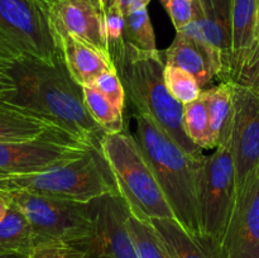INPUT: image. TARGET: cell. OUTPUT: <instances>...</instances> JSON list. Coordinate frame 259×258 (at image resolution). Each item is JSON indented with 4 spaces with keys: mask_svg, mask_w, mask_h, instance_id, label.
<instances>
[{
    "mask_svg": "<svg viewBox=\"0 0 259 258\" xmlns=\"http://www.w3.org/2000/svg\"><path fill=\"white\" fill-rule=\"evenodd\" d=\"M47 5L53 29L80 38L110 58L103 0H48Z\"/></svg>",
    "mask_w": 259,
    "mask_h": 258,
    "instance_id": "cell-13",
    "label": "cell"
},
{
    "mask_svg": "<svg viewBox=\"0 0 259 258\" xmlns=\"http://www.w3.org/2000/svg\"><path fill=\"white\" fill-rule=\"evenodd\" d=\"M184 126L187 137L201 149H210L209 115L204 98L184 105Z\"/></svg>",
    "mask_w": 259,
    "mask_h": 258,
    "instance_id": "cell-25",
    "label": "cell"
},
{
    "mask_svg": "<svg viewBox=\"0 0 259 258\" xmlns=\"http://www.w3.org/2000/svg\"><path fill=\"white\" fill-rule=\"evenodd\" d=\"M50 132L65 131L29 109L0 99V142L28 141Z\"/></svg>",
    "mask_w": 259,
    "mask_h": 258,
    "instance_id": "cell-18",
    "label": "cell"
},
{
    "mask_svg": "<svg viewBox=\"0 0 259 258\" xmlns=\"http://www.w3.org/2000/svg\"><path fill=\"white\" fill-rule=\"evenodd\" d=\"M114 106L119 110H124L125 105V90H124L123 82L119 77L116 71H109L104 72L95 80L94 85Z\"/></svg>",
    "mask_w": 259,
    "mask_h": 258,
    "instance_id": "cell-28",
    "label": "cell"
},
{
    "mask_svg": "<svg viewBox=\"0 0 259 258\" xmlns=\"http://www.w3.org/2000/svg\"><path fill=\"white\" fill-rule=\"evenodd\" d=\"M176 32L184 29L194 18V0H161Z\"/></svg>",
    "mask_w": 259,
    "mask_h": 258,
    "instance_id": "cell-30",
    "label": "cell"
},
{
    "mask_svg": "<svg viewBox=\"0 0 259 258\" xmlns=\"http://www.w3.org/2000/svg\"><path fill=\"white\" fill-rule=\"evenodd\" d=\"M5 192L29 220L35 245L50 242L81 245L93 235L91 202L55 199L25 191Z\"/></svg>",
    "mask_w": 259,
    "mask_h": 258,
    "instance_id": "cell-8",
    "label": "cell"
},
{
    "mask_svg": "<svg viewBox=\"0 0 259 258\" xmlns=\"http://www.w3.org/2000/svg\"><path fill=\"white\" fill-rule=\"evenodd\" d=\"M53 33L68 72L81 86L94 85L101 73L116 71L110 58L94 46L63 30L53 29Z\"/></svg>",
    "mask_w": 259,
    "mask_h": 258,
    "instance_id": "cell-16",
    "label": "cell"
},
{
    "mask_svg": "<svg viewBox=\"0 0 259 258\" xmlns=\"http://www.w3.org/2000/svg\"><path fill=\"white\" fill-rule=\"evenodd\" d=\"M164 81L172 96L182 105L197 100L202 93V89L191 73L175 66H164Z\"/></svg>",
    "mask_w": 259,
    "mask_h": 258,
    "instance_id": "cell-26",
    "label": "cell"
},
{
    "mask_svg": "<svg viewBox=\"0 0 259 258\" xmlns=\"http://www.w3.org/2000/svg\"><path fill=\"white\" fill-rule=\"evenodd\" d=\"M223 247L228 258H259V175L237 197Z\"/></svg>",
    "mask_w": 259,
    "mask_h": 258,
    "instance_id": "cell-14",
    "label": "cell"
},
{
    "mask_svg": "<svg viewBox=\"0 0 259 258\" xmlns=\"http://www.w3.org/2000/svg\"><path fill=\"white\" fill-rule=\"evenodd\" d=\"M136 137L154 171L177 222L191 235L201 237L197 206V179L202 159L187 154L156 121L134 114ZM205 157V156H204Z\"/></svg>",
    "mask_w": 259,
    "mask_h": 258,
    "instance_id": "cell-3",
    "label": "cell"
},
{
    "mask_svg": "<svg viewBox=\"0 0 259 258\" xmlns=\"http://www.w3.org/2000/svg\"><path fill=\"white\" fill-rule=\"evenodd\" d=\"M95 147L66 132H50L37 138L0 142V177L35 174L68 163Z\"/></svg>",
    "mask_w": 259,
    "mask_h": 258,
    "instance_id": "cell-9",
    "label": "cell"
},
{
    "mask_svg": "<svg viewBox=\"0 0 259 258\" xmlns=\"http://www.w3.org/2000/svg\"><path fill=\"white\" fill-rule=\"evenodd\" d=\"M10 205H12V201H10L9 195L5 191H3V190H0V222L8 214V211L10 209Z\"/></svg>",
    "mask_w": 259,
    "mask_h": 258,
    "instance_id": "cell-35",
    "label": "cell"
},
{
    "mask_svg": "<svg viewBox=\"0 0 259 258\" xmlns=\"http://www.w3.org/2000/svg\"><path fill=\"white\" fill-rule=\"evenodd\" d=\"M163 238L172 258H228L220 243L191 235L176 219L151 220Z\"/></svg>",
    "mask_w": 259,
    "mask_h": 258,
    "instance_id": "cell-17",
    "label": "cell"
},
{
    "mask_svg": "<svg viewBox=\"0 0 259 258\" xmlns=\"http://www.w3.org/2000/svg\"><path fill=\"white\" fill-rule=\"evenodd\" d=\"M230 136L224 134L219 146L205 156L197 179V206L201 237L223 244L235 204L237 179L230 149Z\"/></svg>",
    "mask_w": 259,
    "mask_h": 258,
    "instance_id": "cell-7",
    "label": "cell"
},
{
    "mask_svg": "<svg viewBox=\"0 0 259 258\" xmlns=\"http://www.w3.org/2000/svg\"><path fill=\"white\" fill-rule=\"evenodd\" d=\"M103 4L104 7H105V9H108V8H110L111 5L115 4V0H103Z\"/></svg>",
    "mask_w": 259,
    "mask_h": 258,
    "instance_id": "cell-36",
    "label": "cell"
},
{
    "mask_svg": "<svg viewBox=\"0 0 259 258\" xmlns=\"http://www.w3.org/2000/svg\"><path fill=\"white\" fill-rule=\"evenodd\" d=\"M38 2H42V3H47L48 0H38Z\"/></svg>",
    "mask_w": 259,
    "mask_h": 258,
    "instance_id": "cell-38",
    "label": "cell"
},
{
    "mask_svg": "<svg viewBox=\"0 0 259 258\" xmlns=\"http://www.w3.org/2000/svg\"><path fill=\"white\" fill-rule=\"evenodd\" d=\"M180 32L209 46L223 65V81L233 68L232 0H194V18Z\"/></svg>",
    "mask_w": 259,
    "mask_h": 258,
    "instance_id": "cell-12",
    "label": "cell"
},
{
    "mask_svg": "<svg viewBox=\"0 0 259 258\" xmlns=\"http://www.w3.org/2000/svg\"><path fill=\"white\" fill-rule=\"evenodd\" d=\"M164 63L191 73L201 89L215 80L223 81V65L217 53L205 43L182 32L176 33L174 42L167 48Z\"/></svg>",
    "mask_w": 259,
    "mask_h": 258,
    "instance_id": "cell-15",
    "label": "cell"
},
{
    "mask_svg": "<svg viewBox=\"0 0 259 258\" xmlns=\"http://www.w3.org/2000/svg\"><path fill=\"white\" fill-rule=\"evenodd\" d=\"M124 42L141 51H157L156 35L147 8L124 15Z\"/></svg>",
    "mask_w": 259,
    "mask_h": 258,
    "instance_id": "cell-24",
    "label": "cell"
},
{
    "mask_svg": "<svg viewBox=\"0 0 259 258\" xmlns=\"http://www.w3.org/2000/svg\"><path fill=\"white\" fill-rule=\"evenodd\" d=\"M17 90L14 80L7 70L0 67V99H8Z\"/></svg>",
    "mask_w": 259,
    "mask_h": 258,
    "instance_id": "cell-32",
    "label": "cell"
},
{
    "mask_svg": "<svg viewBox=\"0 0 259 258\" xmlns=\"http://www.w3.org/2000/svg\"><path fill=\"white\" fill-rule=\"evenodd\" d=\"M126 229L138 258H172L163 238L149 220L138 218L129 210Z\"/></svg>",
    "mask_w": 259,
    "mask_h": 258,
    "instance_id": "cell-22",
    "label": "cell"
},
{
    "mask_svg": "<svg viewBox=\"0 0 259 258\" xmlns=\"http://www.w3.org/2000/svg\"><path fill=\"white\" fill-rule=\"evenodd\" d=\"M0 258H19V257H15V255H7V254H0Z\"/></svg>",
    "mask_w": 259,
    "mask_h": 258,
    "instance_id": "cell-37",
    "label": "cell"
},
{
    "mask_svg": "<svg viewBox=\"0 0 259 258\" xmlns=\"http://www.w3.org/2000/svg\"><path fill=\"white\" fill-rule=\"evenodd\" d=\"M85 249L80 245L62 242L42 243L33 248L25 258H83Z\"/></svg>",
    "mask_w": 259,
    "mask_h": 258,
    "instance_id": "cell-29",
    "label": "cell"
},
{
    "mask_svg": "<svg viewBox=\"0 0 259 258\" xmlns=\"http://www.w3.org/2000/svg\"><path fill=\"white\" fill-rule=\"evenodd\" d=\"M259 0H232L233 68L239 67L252 51L255 40ZM232 76V75H230ZM230 80V78H229Z\"/></svg>",
    "mask_w": 259,
    "mask_h": 258,
    "instance_id": "cell-20",
    "label": "cell"
},
{
    "mask_svg": "<svg viewBox=\"0 0 259 258\" xmlns=\"http://www.w3.org/2000/svg\"><path fill=\"white\" fill-rule=\"evenodd\" d=\"M209 115L210 149L219 146L222 137L232 132L234 116V85L232 81H222L214 88L202 90Z\"/></svg>",
    "mask_w": 259,
    "mask_h": 258,
    "instance_id": "cell-19",
    "label": "cell"
},
{
    "mask_svg": "<svg viewBox=\"0 0 259 258\" xmlns=\"http://www.w3.org/2000/svg\"><path fill=\"white\" fill-rule=\"evenodd\" d=\"M105 30L110 58L124 47V14L115 4L105 9Z\"/></svg>",
    "mask_w": 259,
    "mask_h": 258,
    "instance_id": "cell-27",
    "label": "cell"
},
{
    "mask_svg": "<svg viewBox=\"0 0 259 258\" xmlns=\"http://www.w3.org/2000/svg\"><path fill=\"white\" fill-rule=\"evenodd\" d=\"M47 3L0 0V67L9 70L27 60L62 62Z\"/></svg>",
    "mask_w": 259,
    "mask_h": 258,
    "instance_id": "cell-6",
    "label": "cell"
},
{
    "mask_svg": "<svg viewBox=\"0 0 259 258\" xmlns=\"http://www.w3.org/2000/svg\"><path fill=\"white\" fill-rule=\"evenodd\" d=\"M101 151L131 212L149 222L176 219L148 159L128 129L105 134Z\"/></svg>",
    "mask_w": 259,
    "mask_h": 258,
    "instance_id": "cell-5",
    "label": "cell"
},
{
    "mask_svg": "<svg viewBox=\"0 0 259 258\" xmlns=\"http://www.w3.org/2000/svg\"><path fill=\"white\" fill-rule=\"evenodd\" d=\"M255 62H259V60L255 61ZM255 62H253V63H255ZM249 65H252V63H249ZM245 66H248V65H245ZM242 67H243V66H242ZM239 68H240V67H239Z\"/></svg>",
    "mask_w": 259,
    "mask_h": 258,
    "instance_id": "cell-39",
    "label": "cell"
},
{
    "mask_svg": "<svg viewBox=\"0 0 259 258\" xmlns=\"http://www.w3.org/2000/svg\"><path fill=\"white\" fill-rule=\"evenodd\" d=\"M82 91L88 111L106 133H119L126 128L123 111L114 106L95 86H82Z\"/></svg>",
    "mask_w": 259,
    "mask_h": 258,
    "instance_id": "cell-23",
    "label": "cell"
},
{
    "mask_svg": "<svg viewBox=\"0 0 259 258\" xmlns=\"http://www.w3.org/2000/svg\"><path fill=\"white\" fill-rule=\"evenodd\" d=\"M0 190L77 202H91L106 194H119L113 171L99 148L89 149L80 158L47 171L0 177Z\"/></svg>",
    "mask_w": 259,
    "mask_h": 258,
    "instance_id": "cell-4",
    "label": "cell"
},
{
    "mask_svg": "<svg viewBox=\"0 0 259 258\" xmlns=\"http://www.w3.org/2000/svg\"><path fill=\"white\" fill-rule=\"evenodd\" d=\"M94 233L81 244L83 258H138L126 229L129 207L120 194H106L91 201Z\"/></svg>",
    "mask_w": 259,
    "mask_h": 258,
    "instance_id": "cell-11",
    "label": "cell"
},
{
    "mask_svg": "<svg viewBox=\"0 0 259 258\" xmlns=\"http://www.w3.org/2000/svg\"><path fill=\"white\" fill-rule=\"evenodd\" d=\"M34 247V235L29 220L12 202L8 214L0 222V254L25 258Z\"/></svg>",
    "mask_w": 259,
    "mask_h": 258,
    "instance_id": "cell-21",
    "label": "cell"
},
{
    "mask_svg": "<svg viewBox=\"0 0 259 258\" xmlns=\"http://www.w3.org/2000/svg\"><path fill=\"white\" fill-rule=\"evenodd\" d=\"M149 2L151 0H115V5L120 9V12L124 15H126L137 9L147 8Z\"/></svg>",
    "mask_w": 259,
    "mask_h": 258,
    "instance_id": "cell-33",
    "label": "cell"
},
{
    "mask_svg": "<svg viewBox=\"0 0 259 258\" xmlns=\"http://www.w3.org/2000/svg\"><path fill=\"white\" fill-rule=\"evenodd\" d=\"M259 60V7H258V19H257V29H255V40H254V45H253V48L252 51H250L249 56L247 57V60L244 61V62L242 63V65L239 66V67H242V66H245V65H249V63H253L255 62V61ZM238 67V68H239ZM238 68H235L234 71H237ZM233 75V73H232ZM232 77V76H230Z\"/></svg>",
    "mask_w": 259,
    "mask_h": 258,
    "instance_id": "cell-34",
    "label": "cell"
},
{
    "mask_svg": "<svg viewBox=\"0 0 259 258\" xmlns=\"http://www.w3.org/2000/svg\"><path fill=\"white\" fill-rule=\"evenodd\" d=\"M229 81L249 89L259 99V62L238 68L233 72Z\"/></svg>",
    "mask_w": 259,
    "mask_h": 258,
    "instance_id": "cell-31",
    "label": "cell"
},
{
    "mask_svg": "<svg viewBox=\"0 0 259 258\" xmlns=\"http://www.w3.org/2000/svg\"><path fill=\"white\" fill-rule=\"evenodd\" d=\"M111 62L136 113L153 119L187 154L197 159L204 158L202 149L185 132L184 105L167 89L166 63L158 50L141 51L125 43L121 51L111 57Z\"/></svg>",
    "mask_w": 259,
    "mask_h": 258,
    "instance_id": "cell-2",
    "label": "cell"
},
{
    "mask_svg": "<svg viewBox=\"0 0 259 258\" xmlns=\"http://www.w3.org/2000/svg\"><path fill=\"white\" fill-rule=\"evenodd\" d=\"M234 85V116L230 149L235 164L237 197L259 175V99L249 89Z\"/></svg>",
    "mask_w": 259,
    "mask_h": 258,
    "instance_id": "cell-10",
    "label": "cell"
},
{
    "mask_svg": "<svg viewBox=\"0 0 259 258\" xmlns=\"http://www.w3.org/2000/svg\"><path fill=\"white\" fill-rule=\"evenodd\" d=\"M7 71L17 90L5 100L50 119L66 133L101 149V142L108 133L88 111L82 86L73 80L63 61L46 65L27 60Z\"/></svg>",
    "mask_w": 259,
    "mask_h": 258,
    "instance_id": "cell-1",
    "label": "cell"
}]
</instances>
